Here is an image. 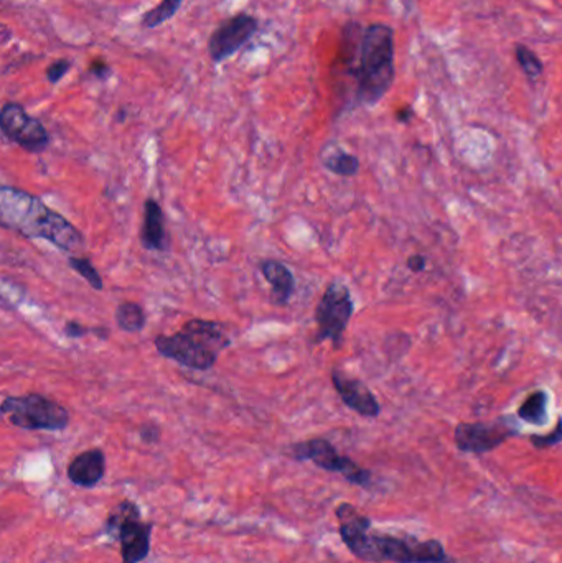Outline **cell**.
<instances>
[{
    "instance_id": "e0dca14e",
    "label": "cell",
    "mask_w": 562,
    "mask_h": 563,
    "mask_svg": "<svg viewBox=\"0 0 562 563\" xmlns=\"http://www.w3.org/2000/svg\"><path fill=\"white\" fill-rule=\"evenodd\" d=\"M322 162H324L325 169L330 170L338 177H355L360 170L358 159L342 149L325 151Z\"/></svg>"
},
{
    "instance_id": "ba28073f",
    "label": "cell",
    "mask_w": 562,
    "mask_h": 563,
    "mask_svg": "<svg viewBox=\"0 0 562 563\" xmlns=\"http://www.w3.org/2000/svg\"><path fill=\"white\" fill-rule=\"evenodd\" d=\"M289 455L297 461H312L315 466L342 475L356 486L368 488L372 485V473L356 465L352 458L340 455L334 445L325 438H310L290 445Z\"/></svg>"
},
{
    "instance_id": "8fae6325",
    "label": "cell",
    "mask_w": 562,
    "mask_h": 563,
    "mask_svg": "<svg viewBox=\"0 0 562 563\" xmlns=\"http://www.w3.org/2000/svg\"><path fill=\"white\" fill-rule=\"evenodd\" d=\"M258 32V20L248 14H239L225 20L208 40V53L215 63L233 57Z\"/></svg>"
},
{
    "instance_id": "5bb4252c",
    "label": "cell",
    "mask_w": 562,
    "mask_h": 563,
    "mask_svg": "<svg viewBox=\"0 0 562 563\" xmlns=\"http://www.w3.org/2000/svg\"><path fill=\"white\" fill-rule=\"evenodd\" d=\"M141 243L147 251H165L169 247L162 207L152 198L145 199L143 203Z\"/></svg>"
},
{
    "instance_id": "277c9868",
    "label": "cell",
    "mask_w": 562,
    "mask_h": 563,
    "mask_svg": "<svg viewBox=\"0 0 562 563\" xmlns=\"http://www.w3.org/2000/svg\"><path fill=\"white\" fill-rule=\"evenodd\" d=\"M355 76L360 103L372 106L388 93L394 78V38L388 25L374 23L364 30Z\"/></svg>"
},
{
    "instance_id": "7a4b0ae2",
    "label": "cell",
    "mask_w": 562,
    "mask_h": 563,
    "mask_svg": "<svg viewBox=\"0 0 562 563\" xmlns=\"http://www.w3.org/2000/svg\"><path fill=\"white\" fill-rule=\"evenodd\" d=\"M0 221L10 231L29 239H43L65 253H78L85 247V237L75 226L39 197L20 188H0Z\"/></svg>"
},
{
    "instance_id": "44dd1931",
    "label": "cell",
    "mask_w": 562,
    "mask_h": 563,
    "mask_svg": "<svg viewBox=\"0 0 562 563\" xmlns=\"http://www.w3.org/2000/svg\"><path fill=\"white\" fill-rule=\"evenodd\" d=\"M516 58H518L520 66L523 68L524 73L530 76L531 79H536L538 76L543 73V63L539 61V58L536 57L530 48H516Z\"/></svg>"
},
{
    "instance_id": "7402d4cb",
    "label": "cell",
    "mask_w": 562,
    "mask_h": 563,
    "mask_svg": "<svg viewBox=\"0 0 562 563\" xmlns=\"http://www.w3.org/2000/svg\"><path fill=\"white\" fill-rule=\"evenodd\" d=\"M530 441L533 443L534 448H538V450H544V448H551V447L559 445L562 441V419H559L556 429L549 435H533Z\"/></svg>"
},
{
    "instance_id": "5b68a950",
    "label": "cell",
    "mask_w": 562,
    "mask_h": 563,
    "mask_svg": "<svg viewBox=\"0 0 562 563\" xmlns=\"http://www.w3.org/2000/svg\"><path fill=\"white\" fill-rule=\"evenodd\" d=\"M0 412L14 427L23 430L61 432L69 425L68 409L35 392L5 397Z\"/></svg>"
},
{
    "instance_id": "52a82bcc",
    "label": "cell",
    "mask_w": 562,
    "mask_h": 563,
    "mask_svg": "<svg viewBox=\"0 0 562 563\" xmlns=\"http://www.w3.org/2000/svg\"><path fill=\"white\" fill-rule=\"evenodd\" d=\"M355 310L352 293L344 282L335 281L325 289L322 299L315 310L317 337L315 341L322 343L330 339L335 347L342 345L345 329L348 327Z\"/></svg>"
},
{
    "instance_id": "4316f807",
    "label": "cell",
    "mask_w": 562,
    "mask_h": 563,
    "mask_svg": "<svg viewBox=\"0 0 562 563\" xmlns=\"http://www.w3.org/2000/svg\"><path fill=\"white\" fill-rule=\"evenodd\" d=\"M89 71H91L96 78L105 79V78L109 76V66L106 65V63H101V61H95V63H91Z\"/></svg>"
},
{
    "instance_id": "3957f363",
    "label": "cell",
    "mask_w": 562,
    "mask_h": 563,
    "mask_svg": "<svg viewBox=\"0 0 562 563\" xmlns=\"http://www.w3.org/2000/svg\"><path fill=\"white\" fill-rule=\"evenodd\" d=\"M161 356L172 359L193 371H208L217 365L219 355L231 345L223 323L211 319L193 318L177 333L161 335L153 339Z\"/></svg>"
},
{
    "instance_id": "2e32d148",
    "label": "cell",
    "mask_w": 562,
    "mask_h": 563,
    "mask_svg": "<svg viewBox=\"0 0 562 563\" xmlns=\"http://www.w3.org/2000/svg\"><path fill=\"white\" fill-rule=\"evenodd\" d=\"M115 325L125 333H141L145 328V311L135 301L121 303L115 313Z\"/></svg>"
},
{
    "instance_id": "30bf717a",
    "label": "cell",
    "mask_w": 562,
    "mask_h": 563,
    "mask_svg": "<svg viewBox=\"0 0 562 563\" xmlns=\"http://www.w3.org/2000/svg\"><path fill=\"white\" fill-rule=\"evenodd\" d=\"M515 435H518V432L506 420L458 423L454 433V440L458 450L480 455L495 450Z\"/></svg>"
},
{
    "instance_id": "83f0119b",
    "label": "cell",
    "mask_w": 562,
    "mask_h": 563,
    "mask_svg": "<svg viewBox=\"0 0 562 563\" xmlns=\"http://www.w3.org/2000/svg\"><path fill=\"white\" fill-rule=\"evenodd\" d=\"M410 115H412L410 109H404V111H401V113L398 114V117H400V121H402V123H408Z\"/></svg>"
},
{
    "instance_id": "d4e9b609",
    "label": "cell",
    "mask_w": 562,
    "mask_h": 563,
    "mask_svg": "<svg viewBox=\"0 0 562 563\" xmlns=\"http://www.w3.org/2000/svg\"><path fill=\"white\" fill-rule=\"evenodd\" d=\"M139 435H141V440L149 443V445H153V443L161 440V429L155 423H145L141 427Z\"/></svg>"
},
{
    "instance_id": "484cf974",
    "label": "cell",
    "mask_w": 562,
    "mask_h": 563,
    "mask_svg": "<svg viewBox=\"0 0 562 563\" xmlns=\"http://www.w3.org/2000/svg\"><path fill=\"white\" fill-rule=\"evenodd\" d=\"M426 257L424 255H420V254H416V255H410V261H408V267H410L412 272H422L424 269H426Z\"/></svg>"
},
{
    "instance_id": "9a60e30c",
    "label": "cell",
    "mask_w": 562,
    "mask_h": 563,
    "mask_svg": "<svg viewBox=\"0 0 562 563\" xmlns=\"http://www.w3.org/2000/svg\"><path fill=\"white\" fill-rule=\"evenodd\" d=\"M259 269H261V273L264 275V279L269 282L277 305H287L292 297V293H294V289H296V281H294V275L290 272V269L284 263L274 261V259L263 261Z\"/></svg>"
},
{
    "instance_id": "d6986e66",
    "label": "cell",
    "mask_w": 562,
    "mask_h": 563,
    "mask_svg": "<svg viewBox=\"0 0 562 563\" xmlns=\"http://www.w3.org/2000/svg\"><path fill=\"white\" fill-rule=\"evenodd\" d=\"M183 0H162L159 5H155L152 10H149L143 15V25L147 29H155L161 27L167 20L172 19L177 14V10L180 9Z\"/></svg>"
},
{
    "instance_id": "6da1fadb",
    "label": "cell",
    "mask_w": 562,
    "mask_h": 563,
    "mask_svg": "<svg viewBox=\"0 0 562 563\" xmlns=\"http://www.w3.org/2000/svg\"><path fill=\"white\" fill-rule=\"evenodd\" d=\"M335 514L342 542L363 562L447 563L446 549L438 539L419 540L418 537L372 534L370 517L363 516L348 503L336 507Z\"/></svg>"
},
{
    "instance_id": "603a6c76",
    "label": "cell",
    "mask_w": 562,
    "mask_h": 563,
    "mask_svg": "<svg viewBox=\"0 0 562 563\" xmlns=\"http://www.w3.org/2000/svg\"><path fill=\"white\" fill-rule=\"evenodd\" d=\"M69 68H71V63L68 60H58L55 63H51L47 69L48 81L55 85L63 76L67 75Z\"/></svg>"
},
{
    "instance_id": "7c38bea8",
    "label": "cell",
    "mask_w": 562,
    "mask_h": 563,
    "mask_svg": "<svg viewBox=\"0 0 562 563\" xmlns=\"http://www.w3.org/2000/svg\"><path fill=\"white\" fill-rule=\"evenodd\" d=\"M332 383H334L335 391H336V394L340 395L342 402L348 409H352L353 412L360 413L368 419H374L382 412V407L378 404L376 397L373 395L366 384H363L360 379L350 377L340 369H334L332 371Z\"/></svg>"
},
{
    "instance_id": "4fadbf2b",
    "label": "cell",
    "mask_w": 562,
    "mask_h": 563,
    "mask_svg": "<svg viewBox=\"0 0 562 563\" xmlns=\"http://www.w3.org/2000/svg\"><path fill=\"white\" fill-rule=\"evenodd\" d=\"M68 479L79 488H95L105 478L106 457L103 450L91 448L83 451L68 465Z\"/></svg>"
},
{
    "instance_id": "8992f818",
    "label": "cell",
    "mask_w": 562,
    "mask_h": 563,
    "mask_svg": "<svg viewBox=\"0 0 562 563\" xmlns=\"http://www.w3.org/2000/svg\"><path fill=\"white\" fill-rule=\"evenodd\" d=\"M141 517L139 506L131 499H124L106 519V534L119 540L123 563L143 562L151 552L152 524L143 522Z\"/></svg>"
},
{
    "instance_id": "cb8c5ba5",
    "label": "cell",
    "mask_w": 562,
    "mask_h": 563,
    "mask_svg": "<svg viewBox=\"0 0 562 563\" xmlns=\"http://www.w3.org/2000/svg\"><path fill=\"white\" fill-rule=\"evenodd\" d=\"M63 331H65L67 338H85L89 333H95V328H88L78 321H68Z\"/></svg>"
},
{
    "instance_id": "9c48e42d",
    "label": "cell",
    "mask_w": 562,
    "mask_h": 563,
    "mask_svg": "<svg viewBox=\"0 0 562 563\" xmlns=\"http://www.w3.org/2000/svg\"><path fill=\"white\" fill-rule=\"evenodd\" d=\"M0 129L10 142L30 153H41L50 145L45 125L17 103L4 104L0 111Z\"/></svg>"
},
{
    "instance_id": "ac0fdd59",
    "label": "cell",
    "mask_w": 562,
    "mask_h": 563,
    "mask_svg": "<svg viewBox=\"0 0 562 563\" xmlns=\"http://www.w3.org/2000/svg\"><path fill=\"white\" fill-rule=\"evenodd\" d=\"M548 394L544 391H534L518 409V417L524 422L543 425L548 417Z\"/></svg>"
},
{
    "instance_id": "ffe728a7",
    "label": "cell",
    "mask_w": 562,
    "mask_h": 563,
    "mask_svg": "<svg viewBox=\"0 0 562 563\" xmlns=\"http://www.w3.org/2000/svg\"><path fill=\"white\" fill-rule=\"evenodd\" d=\"M68 265H69L79 277H83L95 291H103V289H105V283H103L101 275L96 271L93 263H91L89 259H87V257L69 255V257H68Z\"/></svg>"
}]
</instances>
